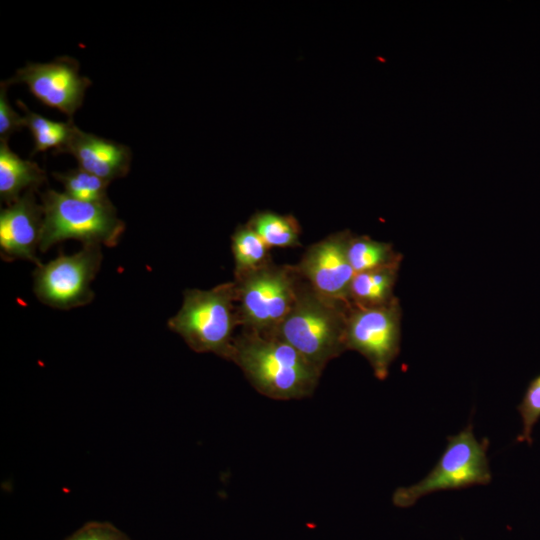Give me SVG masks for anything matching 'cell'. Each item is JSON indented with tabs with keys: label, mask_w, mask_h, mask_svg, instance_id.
I'll list each match as a JSON object with an SVG mask.
<instances>
[{
	"label": "cell",
	"mask_w": 540,
	"mask_h": 540,
	"mask_svg": "<svg viewBox=\"0 0 540 540\" xmlns=\"http://www.w3.org/2000/svg\"><path fill=\"white\" fill-rule=\"evenodd\" d=\"M229 360L242 369L259 393L277 400L311 396L322 374L295 348L275 335L246 329L235 337Z\"/></svg>",
	"instance_id": "cell-1"
},
{
	"label": "cell",
	"mask_w": 540,
	"mask_h": 540,
	"mask_svg": "<svg viewBox=\"0 0 540 540\" xmlns=\"http://www.w3.org/2000/svg\"><path fill=\"white\" fill-rule=\"evenodd\" d=\"M351 304L329 298L301 277L295 301L270 334L285 341L323 371L346 348L347 317Z\"/></svg>",
	"instance_id": "cell-2"
},
{
	"label": "cell",
	"mask_w": 540,
	"mask_h": 540,
	"mask_svg": "<svg viewBox=\"0 0 540 540\" xmlns=\"http://www.w3.org/2000/svg\"><path fill=\"white\" fill-rule=\"evenodd\" d=\"M237 325L240 321L234 281L209 290H186L181 308L168 321V327L195 352L214 353L228 360Z\"/></svg>",
	"instance_id": "cell-3"
},
{
	"label": "cell",
	"mask_w": 540,
	"mask_h": 540,
	"mask_svg": "<svg viewBox=\"0 0 540 540\" xmlns=\"http://www.w3.org/2000/svg\"><path fill=\"white\" fill-rule=\"evenodd\" d=\"M41 201L43 225L39 249L42 252L70 239L84 245L115 246L125 230V223L117 216L111 201L86 202L54 190L41 194Z\"/></svg>",
	"instance_id": "cell-4"
},
{
	"label": "cell",
	"mask_w": 540,
	"mask_h": 540,
	"mask_svg": "<svg viewBox=\"0 0 540 540\" xmlns=\"http://www.w3.org/2000/svg\"><path fill=\"white\" fill-rule=\"evenodd\" d=\"M489 440L479 441L469 423L457 434L447 437V445L431 471L417 483L398 487L392 502L400 508L414 505L430 493L487 485L492 480L487 450Z\"/></svg>",
	"instance_id": "cell-5"
},
{
	"label": "cell",
	"mask_w": 540,
	"mask_h": 540,
	"mask_svg": "<svg viewBox=\"0 0 540 540\" xmlns=\"http://www.w3.org/2000/svg\"><path fill=\"white\" fill-rule=\"evenodd\" d=\"M299 280L294 266L272 261L235 277L240 325L257 333H272L290 311Z\"/></svg>",
	"instance_id": "cell-6"
},
{
	"label": "cell",
	"mask_w": 540,
	"mask_h": 540,
	"mask_svg": "<svg viewBox=\"0 0 540 540\" xmlns=\"http://www.w3.org/2000/svg\"><path fill=\"white\" fill-rule=\"evenodd\" d=\"M101 262V245L88 244L77 253H61L48 263H39L34 271V293L42 303L57 309L86 305L93 299L91 283Z\"/></svg>",
	"instance_id": "cell-7"
},
{
	"label": "cell",
	"mask_w": 540,
	"mask_h": 540,
	"mask_svg": "<svg viewBox=\"0 0 540 540\" xmlns=\"http://www.w3.org/2000/svg\"><path fill=\"white\" fill-rule=\"evenodd\" d=\"M400 302L376 307L351 305L346 326V348L364 356L379 380H384L400 351Z\"/></svg>",
	"instance_id": "cell-8"
},
{
	"label": "cell",
	"mask_w": 540,
	"mask_h": 540,
	"mask_svg": "<svg viewBox=\"0 0 540 540\" xmlns=\"http://www.w3.org/2000/svg\"><path fill=\"white\" fill-rule=\"evenodd\" d=\"M6 85L24 83L43 105L57 109L69 119L82 106L92 82L80 75L77 60L63 56L51 62H29L4 81Z\"/></svg>",
	"instance_id": "cell-9"
},
{
	"label": "cell",
	"mask_w": 540,
	"mask_h": 540,
	"mask_svg": "<svg viewBox=\"0 0 540 540\" xmlns=\"http://www.w3.org/2000/svg\"><path fill=\"white\" fill-rule=\"evenodd\" d=\"M350 236L351 232L344 230L325 237L309 246L294 265L298 275L317 292L347 303L355 275L347 255Z\"/></svg>",
	"instance_id": "cell-10"
},
{
	"label": "cell",
	"mask_w": 540,
	"mask_h": 540,
	"mask_svg": "<svg viewBox=\"0 0 540 540\" xmlns=\"http://www.w3.org/2000/svg\"><path fill=\"white\" fill-rule=\"evenodd\" d=\"M43 225V208L36 202L34 190L1 209L0 249L5 260L24 259L40 263L36 256Z\"/></svg>",
	"instance_id": "cell-11"
},
{
	"label": "cell",
	"mask_w": 540,
	"mask_h": 540,
	"mask_svg": "<svg viewBox=\"0 0 540 540\" xmlns=\"http://www.w3.org/2000/svg\"><path fill=\"white\" fill-rule=\"evenodd\" d=\"M60 153L71 154L81 169L108 182L126 176L132 160L128 146L84 132L77 126Z\"/></svg>",
	"instance_id": "cell-12"
},
{
	"label": "cell",
	"mask_w": 540,
	"mask_h": 540,
	"mask_svg": "<svg viewBox=\"0 0 540 540\" xmlns=\"http://www.w3.org/2000/svg\"><path fill=\"white\" fill-rule=\"evenodd\" d=\"M46 181L39 165L14 153L7 142L0 141V197L7 205L19 199L21 193L35 190Z\"/></svg>",
	"instance_id": "cell-13"
},
{
	"label": "cell",
	"mask_w": 540,
	"mask_h": 540,
	"mask_svg": "<svg viewBox=\"0 0 540 540\" xmlns=\"http://www.w3.org/2000/svg\"><path fill=\"white\" fill-rule=\"evenodd\" d=\"M400 265L355 273L349 290V302L357 307L388 304L395 296L394 287Z\"/></svg>",
	"instance_id": "cell-14"
},
{
	"label": "cell",
	"mask_w": 540,
	"mask_h": 540,
	"mask_svg": "<svg viewBox=\"0 0 540 540\" xmlns=\"http://www.w3.org/2000/svg\"><path fill=\"white\" fill-rule=\"evenodd\" d=\"M347 255L355 273L400 265L402 255L390 243L381 242L369 236L351 234Z\"/></svg>",
	"instance_id": "cell-15"
},
{
	"label": "cell",
	"mask_w": 540,
	"mask_h": 540,
	"mask_svg": "<svg viewBox=\"0 0 540 540\" xmlns=\"http://www.w3.org/2000/svg\"><path fill=\"white\" fill-rule=\"evenodd\" d=\"M247 225L263 239L269 248L300 246L301 228L293 215L261 211L252 215Z\"/></svg>",
	"instance_id": "cell-16"
},
{
	"label": "cell",
	"mask_w": 540,
	"mask_h": 540,
	"mask_svg": "<svg viewBox=\"0 0 540 540\" xmlns=\"http://www.w3.org/2000/svg\"><path fill=\"white\" fill-rule=\"evenodd\" d=\"M17 105L24 111L25 127L30 130L33 137L32 155L52 148L53 153L58 154L67 144L76 126L73 119L67 122L53 121L31 111L21 100H17Z\"/></svg>",
	"instance_id": "cell-17"
},
{
	"label": "cell",
	"mask_w": 540,
	"mask_h": 540,
	"mask_svg": "<svg viewBox=\"0 0 540 540\" xmlns=\"http://www.w3.org/2000/svg\"><path fill=\"white\" fill-rule=\"evenodd\" d=\"M269 247L247 224L236 228L232 235L235 277L258 269L271 262Z\"/></svg>",
	"instance_id": "cell-18"
},
{
	"label": "cell",
	"mask_w": 540,
	"mask_h": 540,
	"mask_svg": "<svg viewBox=\"0 0 540 540\" xmlns=\"http://www.w3.org/2000/svg\"><path fill=\"white\" fill-rule=\"evenodd\" d=\"M53 177L64 187L68 196L86 202L110 201L107 187L110 182L89 173L80 167L66 172H54Z\"/></svg>",
	"instance_id": "cell-19"
},
{
	"label": "cell",
	"mask_w": 540,
	"mask_h": 540,
	"mask_svg": "<svg viewBox=\"0 0 540 540\" xmlns=\"http://www.w3.org/2000/svg\"><path fill=\"white\" fill-rule=\"evenodd\" d=\"M517 409L522 419L523 429L516 441L531 445L533 427L540 419V374L530 381Z\"/></svg>",
	"instance_id": "cell-20"
},
{
	"label": "cell",
	"mask_w": 540,
	"mask_h": 540,
	"mask_svg": "<svg viewBox=\"0 0 540 540\" xmlns=\"http://www.w3.org/2000/svg\"><path fill=\"white\" fill-rule=\"evenodd\" d=\"M6 89V83L2 82L0 89V140L4 142H8L12 134L25 127L24 117H21L8 102Z\"/></svg>",
	"instance_id": "cell-21"
},
{
	"label": "cell",
	"mask_w": 540,
	"mask_h": 540,
	"mask_svg": "<svg viewBox=\"0 0 540 540\" xmlns=\"http://www.w3.org/2000/svg\"><path fill=\"white\" fill-rule=\"evenodd\" d=\"M65 540H130L108 522H89Z\"/></svg>",
	"instance_id": "cell-22"
}]
</instances>
